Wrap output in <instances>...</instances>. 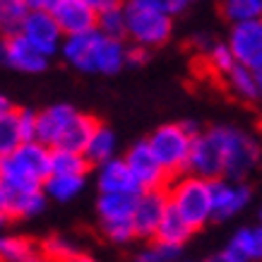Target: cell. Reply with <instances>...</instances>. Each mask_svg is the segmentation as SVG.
Segmentation results:
<instances>
[{"mask_svg": "<svg viewBox=\"0 0 262 262\" xmlns=\"http://www.w3.org/2000/svg\"><path fill=\"white\" fill-rule=\"evenodd\" d=\"M3 200H5V216L10 219H32L46 209V192L39 190H22V188H8L3 185Z\"/></svg>", "mask_w": 262, "mask_h": 262, "instance_id": "2e32d148", "label": "cell"}, {"mask_svg": "<svg viewBox=\"0 0 262 262\" xmlns=\"http://www.w3.org/2000/svg\"><path fill=\"white\" fill-rule=\"evenodd\" d=\"M92 171V164L84 159V154L65 149H51V176H75L84 178Z\"/></svg>", "mask_w": 262, "mask_h": 262, "instance_id": "603a6c76", "label": "cell"}, {"mask_svg": "<svg viewBox=\"0 0 262 262\" xmlns=\"http://www.w3.org/2000/svg\"><path fill=\"white\" fill-rule=\"evenodd\" d=\"M248 70L253 72V77H255V82H257V87H260V94H262V56L255 58L253 63L248 65Z\"/></svg>", "mask_w": 262, "mask_h": 262, "instance_id": "d590c367", "label": "cell"}, {"mask_svg": "<svg viewBox=\"0 0 262 262\" xmlns=\"http://www.w3.org/2000/svg\"><path fill=\"white\" fill-rule=\"evenodd\" d=\"M56 19L63 36H77L96 29V10L89 0H32Z\"/></svg>", "mask_w": 262, "mask_h": 262, "instance_id": "8992f818", "label": "cell"}, {"mask_svg": "<svg viewBox=\"0 0 262 262\" xmlns=\"http://www.w3.org/2000/svg\"><path fill=\"white\" fill-rule=\"evenodd\" d=\"M15 108H17V106H15L12 101H10L8 96L0 94V118H3V116H8V113H12Z\"/></svg>", "mask_w": 262, "mask_h": 262, "instance_id": "74e56055", "label": "cell"}, {"mask_svg": "<svg viewBox=\"0 0 262 262\" xmlns=\"http://www.w3.org/2000/svg\"><path fill=\"white\" fill-rule=\"evenodd\" d=\"M140 198V195H137ZM135 195H99L96 202V212L101 224L113 222H133V212H135Z\"/></svg>", "mask_w": 262, "mask_h": 262, "instance_id": "7402d4cb", "label": "cell"}, {"mask_svg": "<svg viewBox=\"0 0 262 262\" xmlns=\"http://www.w3.org/2000/svg\"><path fill=\"white\" fill-rule=\"evenodd\" d=\"M0 63L19 72H43L48 58L36 53L19 34H8L0 39Z\"/></svg>", "mask_w": 262, "mask_h": 262, "instance_id": "8fae6325", "label": "cell"}, {"mask_svg": "<svg viewBox=\"0 0 262 262\" xmlns=\"http://www.w3.org/2000/svg\"><path fill=\"white\" fill-rule=\"evenodd\" d=\"M149 60V51L142 46H130L125 48V65H144Z\"/></svg>", "mask_w": 262, "mask_h": 262, "instance_id": "e575fe53", "label": "cell"}, {"mask_svg": "<svg viewBox=\"0 0 262 262\" xmlns=\"http://www.w3.org/2000/svg\"><path fill=\"white\" fill-rule=\"evenodd\" d=\"M125 166L130 168L133 178L137 181L140 190L151 192V190H168V185L173 183V178L159 166V161L154 159L147 140L144 142H135L125 154Z\"/></svg>", "mask_w": 262, "mask_h": 262, "instance_id": "ba28073f", "label": "cell"}, {"mask_svg": "<svg viewBox=\"0 0 262 262\" xmlns=\"http://www.w3.org/2000/svg\"><path fill=\"white\" fill-rule=\"evenodd\" d=\"M103 36L96 29L87 34H77V36H65L60 53L72 68L82 72H96V56L101 48Z\"/></svg>", "mask_w": 262, "mask_h": 262, "instance_id": "4fadbf2b", "label": "cell"}, {"mask_svg": "<svg viewBox=\"0 0 262 262\" xmlns=\"http://www.w3.org/2000/svg\"><path fill=\"white\" fill-rule=\"evenodd\" d=\"M113 149H116V135L106 125H99L94 137L89 140L87 149H84V159L92 166H103L106 161L113 159Z\"/></svg>", "mask_w": 262, "mask_h": 262, "instance_id": "d4e9b609", "label": "cell"}, {"mask_svg": "<svg viewBox=\"0 0 262 262\" xmlns=\"http://www.w3.org/2000/svg\"><path fill=\"white\" fill-rule=\"evenodd\" d=\"M260 222H262V214H260ZM260 231H262V226H260Z\"/></svg>", "mask_w": 262, "mask_h": 262, "instance_id": "60d3db41", "label": "cell"}, {"mask_svg": "<svg viewBox=\"0 0 262 262\" xmlns=\"http://www.w3.org/2000/svg\"><path fill=\"white\" fill-rule=\"evenodd\" d=\"M0 39H3V36H0Z\"/></svg>", "mask_w": 262, "mask_h": 262, "instance_id": "7bdbcfd3", "label": "cell"}, {"mask_svg": "<svg viewBox=\"0 0 262 262\" xmlns=\"http://www.w3.org/2000/svg\"><path fill=\"white\" fill-rule=\"evenodd\" d=\"M51 176V149L41 142L22 144L15 154L0 159V183L8 188L39 190Z\"/></svg>", "mask_w": 262, "mask_h": 262, "instance_id": "7a4b0ae2", "label": "cell"}, {"mask_svg": "<svg viewBox=\"0 0 262 262\" xmlns=\"http://www.w3.org/2000/svg\"><path fill=\"white\" fill-rule=\"evenodd\" d=\"M17 120H19V135L22 142H36V111L32 108H17Z\"/></svg>", "mask_w": 262, "mask_h": 262, "instance_id": "836d02e7", "label": "cell"}, {"mask_svg": "<svg viewBox=\"0 0 262 262\" xmlns=\"http://www.w3.org/2000/svg\"><path fill=\"white\" fill-rule=\"evenodd\" d=\"M200 135L195 123H168V125L157 127L151 137L147 140L154 159L166 171L171 178H181L188 168V157H190L192 140Z\"/></svg>", "mask_w": 262, "mask_h": 262, "instance_id": "3957f363", "label": "cell"}, {"mask_svg": "<svg viewBox=\"0 0 262 262\" xmlns=\"http://www.w3.org/2000/svg\"><path fill=\"white\" fill-rule=\"evenodd\" d=\"M226 46H229L233 60L248 68L255 58L262 56V19L260 22L233 24Z\"/></svg>", "mask_w": 262, "mask_h": 262, "instance_id": "5bb4252c", "label": "cell"}, {"mask_svg": "<svg viewBox=\"0 0 262 262\" xmlns=\"http://www.w3.org/2000/svg\"><path fill=\"white\" fill-rule=\"evenodd\" d=\"M27 3H29V0H27ZM19 36L43 58L56 56L58 51H60V46H63V39H65L63 32H60V27L56 24V19L48 15L43 8H36L34 3H29V15L24 17Z\"/></svg>", "mask_w": 262, "mask_h": 262, "instance_id": "52a82bcc", "label": "cell"}, {"mask_svg": "<svg viewBox=\"0 0 262 262\" xmlns=\"http://www.w3.org/2000/svg\"><path fill=\"white\" fill-rule=\"evenodd\" d=\"M65 262H99V260H94L92 255H87V253H80V250H77V253H75V255H70V257H68V260H65Z\"/></svg>", "mask_w": 262, "mask_h": 262, "instance_id": "f35d334b", "label": "cell"}, {"mask_svg": "<svg viewBox=\"0 0 262 262\" xmlns=\"http://www.w3.org/2000/svg\"><path fill=\"white\" fill-rule=\"evenodd\" d=\"M75 116H77V108H72L70 103H56L43 111H36V142H41L48 149H56Z\"/></svg>", "mask_w": 262, "mask_h": 262, "instance_id": "7c38bea8", "label": "cell"}, {"mask_svg": "<svg viewBox=\"0 0 262 262\" xmlns=\"http://www.w3.org/2000/svg\"><path fill=\"white\" fill-rule=\"evenodd\" d=\"M101 233L113 243H127V241L137 238L133 222H113V224H101Z\"/></svg>", "mask_w": 262, "mask_h": 262, "instance_id": "d6a6232c", "label": "cell"}, {"mask_svg": "<svg viewBox=\"0 0 262 262\" xmlns=\"http://www.w3.org/2000/svg\"><path fill=\"white\" fill-rule=\"evenodd\" d=\"M224 92L243 103H255L260 99V87L255 82L253 72L248 70L246 65H238V63L233 65V70L224 77Z\"/></svg>", "mask_w": 262, "mask_h": 262, "instance_id": "44dd1931", "label": "cell"}, {"mask_svg": "<svg viewBox=\"0 0 262 262\" xmlns=\"http://www.w3.org/2000/svg\"><path fill=\"white\" fill-rule=\"evenodd\" d=\"M27 15H29L27 0H0V36L19 34Z\"/></svg>", "mask_w": 262, "mask_h": 262, "instance_id": "484cf974", "label": "cell"}, {"mask_svg": "<svg viewBox=\"0 0 262 262\" xmlns=\"http://www.w3.org/2000/svg\"><path fill=\"white\" fill-rule=\"evenodd\" d=\"M168 205L192 231L202 229L212 219V190L209 181L198 176H181L168 185Z\"/></svg>", "mask_w": 262, "mask_h": 262, "instance_id": "277c9868", "label": "cell"}, {"mask_svg": "<svg viewBox=\"0 0 262 262\" xmlns=\"http://www.w3.org/2000/svg\"><path fill=\"white\" fill-rule=\"evenodd\" d=\"M260 127H262V120H260Z\"/></svg>", "mask_w": 262, "mask_h": 262, "instance_id": "b9f144b4", "label": "cell"}, {"mask_svg": "<svg viewBox=\"0 0 262 262\" xmlns=\"http://www.w3.org/2000/svg\"><path fill=\"white\" fill-rule=\"evenodd\" d=\"M216 135L222 142L224 151V176L233 178V181H243L262 157L260 144L246 133H241L236 127H219L216 125Z\"/></svg>", "mask_w": 262, "mask_h": 262, "instance_id": "5b68a950", "label": "cell"}, {"mask_svg": "<svg viewBox=\"0 0 262 262\" xmlns=\"http://www.w3.org/2000/svg\"><path fill=\"white\" fill-rule=\"evenodd\" d=\"M178 255H181V248L154 246V243H151L149 250H142V253H137L133 262H173Z\"/></svg>", "mask_w": 262, "mask_h": 262, "instance_id": "1f68e13d", "label": "cell"}, {"mask_svg": "<svg viewBox=\"0 0 262 262\" xmlns=\"http://www.w3.org/2000/svg\"><path fill=\"white\" fill-rule=\"evenodd\" d=\"M123 65H125V43L103 36L99 56H96V72L113 75V72H118Z\"/></svg>", "mask_w": 262, "mask_h": 262, "instance_id": "4316f807", "label": "cell"}, {"mask_svg": "<svg viewBox=\"0 0 262 262\" xmlns=\"http://www.w3.org/2000/svg\"><path fill=\"white\" fill-rule=\"evenodd\" d=\"M22 135H19V120H17V108L8 116L0 118V159L15 154L22 147Z\"/></svg>", "mask_w": 262, "mask_h": 262, "instance_id": "f546056e", "label": "cell"}, {"mask_svg": "<svg viewBox=\"0 0 262 262\" xmlns=\"http://www.w3.org/2000/svg\"><path fill=\"white\" fill-rule=\"evenodd\" d=\"M209 190H212V219L224 222L233 216L238 209H243V205L250 198V188L248 185H231L224 178L219 181H209Z\"/></svg>", "mask_w": 262, "mask_h": 262, "instance_id": "9a60e30c", "label": "cell"}, {"mask_svg": "<svg viewBox=\"0 0 262 262\" xmlns=\"http://www.w3.org/2000/svg\"><path fill=\"white\" fill-rule=\"evenodd\" d=\"M101 120L89 116V113H80L72 118V123L68 125V130L63 133L60 142H58L56 149H65V151H75V154H84L89 140L94 137V133L99 130Z\"/></svg>", "mask_w": 262, "mask_h": 262, "instance_id": "ac0fdd59", "label": "cell"}, {"mask_svg": "<svg viewBox=\"0 0 262 262\" xmlns=\"http://www.w3.org/2000/svg\"><path fill=\"white\" fill-rule=\"evenodd\" d=\"M233 255H238L243 262H262V231L260 229H241L229 248Z\"/></svg>", "mask_w": 262, "mask_h": 262, "instance_id": "cb8c5ba5", "label": "cell"}, {"mask_svg": "<svg viewBox=\"0 0 262 262\" xmlns=\"http://www.w3.org/2000/svg\"><path fill=\"white\" fill-rule=\"evenodd\" d=\"M84 188V178H75V176H48L43 183V192L46 198H53L58 202H68L75 195H80Z\"/></svg>", "mask_w": 262, "mask_h": 262, "instance_id": "f1b7e54d", "label": "cell"}, {"mask_svg": "<svg viewBox=\"0 0 262 262\" xmlns=\"http://www.w3.org/2000/svg\"><path fill=\"white\" fill-rule=\"evenodd\" d=\"M99 190L101 195H142L123 159H111L99 168Z\"/></svg>", "mask_w": 262, "mask_h": 262, "instance_id": "e0dca14e", "label": "cell"}, {"mask_svg": "<svg viewBox=\"0 0 262 262\" xmlns=\"http://www.w3.org/2000/svg\"><path fill=\"white\" fill-rule=\"evenodd\" d=\"M188 168L192 171V176L205 178V181L224 178V151H222L219 135H216V127H209L207 133H200L192 140Z\"/></svg>", "mask_w": 262, "mask_h": 262, "instance_id": "9c48e42d", "label": "cell"}, {"mask_svg": "<svg viewBox=\"0 0 262 262\" xmlns=\"http://www.w3.org/2000/svg\"><path fill=\"white\" fill-rule=\"evenodd\" d=\"M168 207L166 190H151L142 192L135 202V212H133V229H135L137 238H154V233L159 229L164 212Z\"/></svg>", "mask_w": 262, "mask_h": 262, "instance_id": "30bf717a", "label": "cell"}, {"mask_svg": "<svg viewBox=\"0 0 262 262\" xmlns=\"http://www.w3.org/2000/svg\"><path fill=\"white\" fill-rule=\"evenodd\" d=\"M5 222H8V219H5V216L0 214V226H3V224H5Z\"/></svg>", "mask_w": 262, "mask_h": 262, "instance_id": "ab89813d", "label": "cell"}, {"mask_svg": "<svg viewBox=\"0 0 262 262\" xmlns=\"http://www.w3.org/2000/svg\"><path fill=\"white\" fill-rule=\"evenodd\" d=\"M39 246L48 262H65L70 255L77 253V246L70 238H65V236H48V238L41 241Z\"/></svg>", "mask_w": 262, "mask_h": 262, "instance_id": "4dcf8cb0", "label": "cell"}, {"mask_svg": "<svg viewBox=\"0 0 262 262\" xmlns=\"http://www.w3.org/2000/svg\"><path fill=\"white\" fill-rule=\"evenodd\" d=\"M0 262H48L41 246L27 236H0Z\"/></svg>", "mask_w": 262, "mask_h": 262, "instance_id": "d6986e66", "label": "cell"}, {"mask_svg": "<svg viewBox=\"0 0 262 262\" xmlns=\"http://www.w3.org/2000/svg\"><path fill=\"white\" fill-rule=\"evenodd\" d=\"M205 262H243L238 257V255H233L231 250H224V253H219V255H212V257H207Z\"/></svg>", "mask_w": 262, "mask_h": 262, "instance_id": "8d00e7d4", "label": "cell"}, {"mask_svg": "<svg viewBox=\"0 0 262 262\" xmlns=\"http://www.w3.org/2000/svg\"><path fill=\"white\" fill-rule=\"evenodd\" d=\"M190 236H192V229L176 214L173 207L168 205L166 212H164V219H161V224H159V229H157L154 238H151V243H154V246L181 248Z\"/></svg>", "mask_w": 262, "mask_h": 262, "instance_id": "ffe728a7", "label": "cell"}, {"mask_svg": "<svg viewBox=\"0 0 262 262\" xmlns=\"http://www.w3.org/2000/svg\"><path fill=\"white\" fill-rule=\"evenodd\" d=\"M125 8V36L135 41V46L151 48L166 43L171 36V15L188 8L185 3L168 0H135Z\"/></svg>", "mask_w": 262, "mask_h": 262, "instance_id": "6da1fadb", "label": "cell"}, {"mask_svg": "<svg viewBox=\"0 0 262 262\" xmlns=\"http://www.w3.org/2000/svg\"><path fill=\"white\" fill-rule=\"evenodd\" d=\"M222 17H226L233 24L243 22H260L262 17V0H229L219 5Z\"/></svg>", "mask_w": 262, "mask_h": 262, "instance_id": "83f0119b", "label": "cell"}]
</instances>
